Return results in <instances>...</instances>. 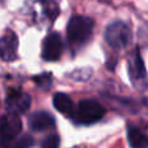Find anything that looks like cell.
Returning <instances> with one entry per match:
<instances>
[{"label":"cell","mask_w":148,"mask_h":148,"mask_svg":"<svg viewBox=\"0 0 148 148\" xmlns=\"http://www.w3.org/2000/svg\"><path fill=\"white\" fill-rule=\"evenodd\" d=\"M127 70L133 86L139 91H144L148 86V78L146 66H144V62L142 60L138 48L134 49V52H131L130 56H129Z\"/></svg>","instance_id":"277c9868"},{"label":"cell","mask_w":148,"mask_h":148,"mask_svg":"<svg viewBox=\"0 0 148 148\" xmlns=\"http://www.w3.org/2000/svg\"><path fill=\"white\" fill-rule=\"evenodd\" d=\"M7 110L14 114H22L29 110L31 105V97L20 88H9L5 97Z\"/></svg>","instance_id":"8992f818"},{"label":"cell","mask_w":148,"mask_h":148,"mask_svg":"<svg viewBox=\"0 0 148 148\" xmlns=\"http://www.w3.org/2000/svg\"><path fill=\"white\" fill-rule=\"evenodd\" d=\"M33 143H34L33 138H31V136L25 135V136H22V138H20V140L18 142H16L14 146L16 147H29V146H33Z\"/></svg>","instance_id":"9a60e30c"},{"label":"cell","mask_w":148,"mask_h":148,"mask_svg":"<svg viewBox=\"0 0 148 148\" xmlns=\"http://www.w3.org/2000/svg\"><path fill=\"white\" fill-rule=\"evenodd\" d=\"M20 114L8 112V114H3L0 117V138L4 142H9L16 139L21 133L22 122Z\"/></svg>","instance_id":"52a82bcc"},{"label":"cell","mask_w":148,"mask_h":148,"mask_svg":"<svg viewBox=\"0 0 148 148\" xmlns=\"http://www.w3.org/2000/svg\"><path fill=\"white\" fill-rule=\"evenodd\" d=\"M40 146L44 148H55L60 146V138L56 134H51V135L46 136L43 140L40 142Z\"/></svg>","instance_id":"5bb4252c"},{"label":"cell","mask_w":148,"mask_h":148,"mask_svg":"<svg viewBox=\"0 0 148 148\" xmlns=\"http://www.w3.org/2000/svg\"><path fill=\"white\" fill-rule=\"evenodd\" d=\"M53 107L56 108L59 112L64 113V114L72 117L73 112H74V103L73 100L68 96L66 94H62V92H56L53 95Z\"/></svg>","instance_id":"8fae6325"},{"label":"cell","mask_w":148,"mask_h":148,"mask_svg":"<svg viewBox=\"0 0 148 148\" xmlns=\"http://www.w3.org/2000/svg\"><path fill=\"white\" fill-rule=\"evenodd\" d=\"M64 44L59 33H49L42 43V57L46 61H57L62 55Z\"/></svg>","instance_id":"ba28073f"},{"label":"cell","mask_w":148,"mask_h":148,"mask_svg":"<svg viewBox=\"0 0 148 148\" xmlns=\"http://www.w3.org/2000/svg\"><path fill=\"white\" fill-rule=\"evenodd\" d=\"M18 38L13 30H5L0 38V57L4 61H14L17 59Z\"/></svg>","instance_id":"9c48e42d"},{"label":"cell","mask_w":148,"mask_h":148,"mask_svg":"<svg viewBox=\"0 0 148 148\" xmlns=\"http://www.w3.org/2000/svg\"><path fill=\"white\" fill-rule=\"evenodd\" d=\"M34 82L36 83V86H38V87L47 90V88H49V87H51V83H52V75H51V73L40 74V75L34 77Z\"/></svg>","instance_id":"4fadbf2b"},{"label":"cell","mask_w":148,"mask_h":148,"mask_svg":"<svg viewBox=\"0 0 148 148\" xmlns=\"http://www.w3.org/2000/svg\"><path fill=\"white\" fill-rule=\"evenodd\" d=\"M127 140L131 147H148V136L133 126L127 129Z\"/></svg>","instance_id":"7c38bea8"},{"label":"cell","mask_w":148,"mask_h":148,"mask_svg":"<svg viewBox=\"0 0 148 148\" xmlns=\"http://www.w3.org/2000/svg\"><path fill=\"white\" fill-rule=\"evenodd\" d=\"M105 116V108L100 103L92 99H84L77 104L72 114V120L75 125L88 126L99 122Z\"/></svg>","instance_id":"6da1fadb"},{"label":"cell","mask_w":148,"mask_h":148,"mask_svg":"<svg viewBox=\"0 0 148 148\" xmlns=\"http://www.w3.org/2000/svg\"><path fill=\"white\" fill-rule=\"evenodd\" d=\"M27 125L30 130L33 131H46L55 127L56 120L51 113L46 112V110H39V112H34L29 116Z\"/></svg>","instance_id":"30bf717a"},{"label":"cell","mask_w":148,"mask_h":148,"mask_svg":"<svg viewBox=\"0 0 148 148\" xmlns=\"http://www.w3.org/2000/svg\"><path fill=\"white\" fill-rule=\"evenodd\" d=\"M33 12L35 22L51 26L59 16L60 8L55 0H36Z\"/></svg>","instance_id":"5b68a950"},{"label":"cell","mask_w":148,"mask_h":148,"mask_svg":"<svg viewBox=\"0 0 148 148\" xmlns=\"http://www.w3.org/2000/svg\"><path fill=\"white\" fill-rule=\"evenodd\" d=\"M105 42L109 44L112 48L121 49L129 46L133 39V34H131V29L123 21H116V22L110 23L107 29H105L104 34Z\"/></svg>","instance_id":"3957f363"},{"label":"cell","mask_w":148,"mask_h":148,"mask_svg":"<svg viewBox=\"0 0 148 148\" xmlns=\"http://www.w3.org/2000/svg\"><path fill=\"white\" fill-rule=\"evenodd\" d=\"M94 31V20L87 16H73L68 22L66 35L73 47H81L90 40Z\"/></svg>","instance_id":"7a4b0ae2"}]
</instances>
